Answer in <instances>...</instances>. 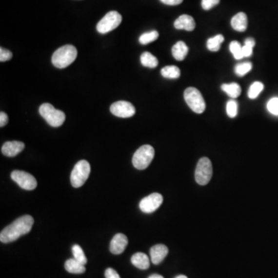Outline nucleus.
Here are the masks:
<instances>
[{
  "mask_svg": "<svg viewBox=\"0 0 278 278\" xmlns=\"http://www.w3.org/2000/svg\"><path fill=\"white\" fill-rule=\"evenodd\" d=\"M184 99L186 104L195 113L202 114L206 109V103L203 97L198 89L195 87H188L184 92Z\"/></svg>",
  "mask_w": 278,
  "mask_h": 278,
  "instance_id": "423d86ee",
  "label": "nucleus"
},
{
  "mask_svg": "<svg viewBox=\"0 0 278 278\" xmlns=\"http://www.w3.org/2000/svg\"><path fill=\"white\" fill-rule=\"evenodd\" d=\"M24 148V143L22 141H6L2 145L1 151L4 156H7V157H14L19 153H20Z\"/></svg>",
  "mask_w": 278,
  "mask_h": 278,
  "instance_id": "ddd939ff",
  "label": "nucleus"
},
{
  "mask_svg": "<svg viewBox=\"0 0 278 278\" xmlns=\"http://www.w3.org/2000/svg\"><path fill=\"white\" fill-rule=\"evenodd\" d=\"M91 173V165L86 160H80L76 165L71 174V185L74 188H79L85 183Z\"/></svg>",
  "mask_w": 278,
  "mask_h": 278,
  "instance_id": "39448f33",
  "label": "nucleus"
},
{
  "mask_svg": "<svg viewBox=\"0 0 278 278\" xmlns=\"http://www.w3.org/2000/svg\"><path fill=\"white\" fill-rule=\"evenodd\" d=\"M223 41H224V37H223V36L221 35V34H219V35L211 37V38L208 40L206 46H207V48L209 49L210 51L217 52V51H218V50L220 49L221 44H222Z\"/></svg>",
  "mask_w": 278,
  "mask_h": 278,
  "instance_id": "4be33fe9",
  "label": "nucleus"
},
{
  "mask_svg": "<svg viewBox=\"0 0 278 278\" xmlns=\"http://www.w3.org/2000/svg\"><path fill=\"white\" fill-rule=\"evenodd\" d=\"M244 45L254 48V46H255V40H254V39H253V38H251V37H249V38H247V39L245 40Z\"/></svg>",
  "mask_w": 278,
  "mask_h": 278,
  "instance_id": "e433bc0d",
  "label": "nucleus"
},
{
  "mask_svg": "<svg viewBox=\"0 0 278 278\" xmlns=\"http://www.w3.org/2000/svg\"><path fill=\"white\" fill-rule=\"evenodd\" d=\"M242 51H243V55L244 58H249L253 54V47L244 45L242 47Z\"/></svg>",
  "mask_w": 278,
  "mask_h": 278,
  "instance_id": "72a5a7b5",
  "label": "nucleus"
},
{
  "mask_svg": "<svg viewBox=\"0 0 278 278\" xmlns=\"http://www.w3.org/2000/svg\"><path fill=\"white\" fill-rule=\"evenodd\" d=\"M263 88H264V86H263V83L261 82L256 81L253 83L251 85H250V88L248 90V95L249 99H255L259 96V94L261 93L263 91Z\"/></svg>",
  "mask_w": 278,
  "mask_h": 278,
  "instance_id": "b1692460",
  "label": "nucleus"
},
{
  "mask_svg": "<svg viewBox=\"0 0 278 278\" xmlns=\"http://www.w3.org/2000/svg\"><path fill=\"white\" fill-rule=\"evenodd\" d=\"M64 267L66 271L67 272L71 273V274L80 275V274H83L86 271L84 265L74 258L67 259V261L65 262Z\"/></svg>",
  "mask_w": 278,
  "mask_h": 278,
  "instance_id": "6ab92c4d",
  "label": "nucleus"
},
{
  "mask_svg": "<svg viewBox=\"0 0 278 278\" xmlns=\"http://www.w3.org/2000/svg\"><path fill=\"white\" fill-rule=\"evenodd\" d=\"M128 239L126 236L123 234H117L115 235L111 243H110V251L111 254H120L124 252L128 246Z\"/></svg>",
  "mask_w": 278,
  "mask_h": 278,
  "instance_id": "f8f14e48",
  "label": "nucleus"
},
{
  "mask_svg": "<svg viewBox=\"0 0 278 278\" xmlns=\"http://www.w3.org/2000/svg\"><path fill=\"white\" fill-rule=\"evenodd\" d=\"M110 111L115 116L119 118H131L136 114V108L130 102L119 100L111 104Z\"/></svg>",
  "mask_w": 278,
  "mask_h": 278,
  "instance_id": "9b49d317",
  "label": "nucleus"
},
{
  "mask_svg": "<svg viewBox=\"0 0 278 278\" xmlns=\"http://www.w3.org/2000/svg\"><path fill=\"white\" fill-rule=\"evenodd\" d=\"M155 150L149 145H142L135 152L132 158V164L136 169L143 170L148 168L154 159Z\"/></svg>",
  "mask_w": 278,
  "mask_h": 278,
  "instance_id": "20e7f679",
  "label": "nucleus"
},
{
  "mask_svg": "<svg viewBox=\"0 0 278 278\" xmlns=\"http://www.w3.org/2000/svg\"><path fill=\"white\" fill-rule=\"evenodd\" d=\"M72 253L74 259H77L78 261L80 262L83 265H85L87 262V259L80 246L74 244L72 247Z\"/></svg>",
  "mask_w": 278,
  "mask_h": 278,
  "instance_id": "a878e982",
  "label": "nucleus"
},
{
  "mask_svg": "<svg viewBox=\"0 0 278 278\" xmlns=\"http://www.w3.org/2000/svg\"><path fill=\"white\" fill-rule=\"evenodd\" d=\"M132 264L141 270H147L150 267V260L146 254L144 253H136L131 259Z\"/></svg>",
  "mask_w": 278,
  "mask_h": 278,
  "instance_id": "f3484780",
  "label": "nucleus"
},
{
  "mask_svg": "<svg viewBox=\"0 0 278 278\" xmlns=\"http://www.w3.org/2000/svg\"><path fill=\"white\" fill-rule=\"evenodd\" d=\"M242 47L240 43L238 41H232L230 44V52L234 55L236 60H241L244 58L243 55V51H242Z\"/></svg>",
  "mask_w": 278,
  "mask_h": 278,
  "instance_id": "bb28decb",
  "label": "nucleus"
},
{
  "mask_svg": "<svg viewBox=\"0 0 278 278\" xmlns=\"http://www.w3.org/2000/svg\"><path fill=\"white\" fill-rule=\"evenodd\" d=\"M252 70V63L250 62L239 63L235 67V73L238 76L243 77Z\"/></svg>",
  "mask_w": 278,
  "mask_h": 278,
  "instance_id": "cd10ccee",
  "label": "nucleus"
},
{
  "mask_svg": "<svg viewBox=\"0 0 278 278\" xmlns=\"http://www.w3.org/2000/svg\"><path fill=\"white\" fill-rule=\"evenodd\" d=\"M226 113L228 115L229 117L235 118L238 113V102L236 100H230L226 104Z\"/></svg>",
  "mask_w": 278,
  "mask_h": 278,
  "instance_id": "c85d7f7f",
  "label": "nucleus"
},
{
  "mask_svg": "<svg viewBox=\"0 0 278 278\" xmlns=\"http://www.w3.org/2000/svg\"><path fill=\"white\" fill-rule=\"evenodd\" d=\"M40 114L50 126L58 128L61 126L65 121L66 116L63 111L56 109L52 104L44 103L40 107Z\"/></svg>",
  "mask_w": 278,
  "mask_h": 278,
  "instance_id": "7ed1b4c3",
  "label": "nucleus"
},
{
  "mask_svg": "<svg viewBox=\"0 0 278 278\" xmlns=\"http://www.w3.org/2000/svg\"><path fill=\"white\" fill-rule=\"evenodd\" d=\"M161 74L164 78L168 79H177L179 78L181 72L179 68L176 66H167L161 69Z\"/></svg>",
  "mask_w": 278,
  "mask_h": 278,
  "instance_id": "5701e85b",
  "label": "nucleus"
},
{
  "mask_svg": "<svg viewBox=\"0 0 278 278\" xmlns=\"http://www.w3.org/2000/svg\"><path fill=\"white\" fill-rule=\"evenodd\" d=\"M175 278H188L187 277L185 276V275H179V276L176 277Z\"/></svg>",
  "mask_w": 278,
  "mask_h": 278,
  "instance_id": "58836bf2",
  "label": "nucleus"
},
{
  "mask_svg": "<svg viewBox=\"0 0 278 278\" xmlns=\"http://www.w3.org/2000/svg\"><path fill=\"white\" fill-rule=\"evenodd\" d=\"M189 52V48L187 45L185 44L182 41H179L172 48V53L175 59L179 61H182L185 59Z\"/></svg>",
  "mask_w": 278,
  "mask_h": 278,
  "instance_id": "a211bd4d",
  "label": "nucleus"
},
{
  "mask_svg": "<svg viewBox=\"0 0 278 278\" xmlns=\"http://www.w3.org/2000/svg\"><path fill=\"white\" fill-rule=\"evenodd\" d=\"M267 108L270 113L274 115H278V98H273L269 100Z\"/></svg>",
  "mask_w": 278,
  "mask_h": 278,
  "instance_id": "c756f323",
  "label": "nucleus"
},
{
  "mask_svg": "<svg viewBox=\"0 0 278 278\" xmlns=\"http://www.w3.org/2000/svg\"><path fill=\"white\" fill-rule=\"evenodd\" d=\"M34 223V219L31 216L24 215L19 217L1 231L0 241L2 243H9L17 240L22 236L30 233Z\"/></svg>",
  "mask_w": 278,
  "mask_h": 278,
  "instance_id": "f257e3e1",
  "label": "nucleus"
},
{
  "mask_svg": "<svg viewBox=\"0 0 278 278\" xmlns=\"http://www.w3.org/2000/svg\"><path fill=\"white\" fill-rule=\"evenodd\" d=\"M78 50L73 45H65L56 50L52 56L53 64L58 68L68 67L76 60Z\"/></svg>",
  "mask_w": 278,
  "mask_h": 278,
  "instance_id": "f03ea898",
  "label": "nucleus"
},
{
  "mask_svg": "<svg viewBox=\"0 0 278 278\" xmlns=\"http://www.w3.org/2000/svg\"><path fill=\"white\" fill-rule=\"evenodd\" d=\"M13 58V54L11 51L6 50V49L0 48V61L5 62L11 60Z\"/></svg>",
  "mask_w": 278,
  "mask_h": 278,
  "instance_id": "2f4dec72",
  "label": "nucleus"
},
{
  "mask_svg": "<svg viewBox=\"0 0 278 278\" xmlns=\"http://www.w3.org/2000/svg\"><path fill=\"white\" fill-rule=\"evenodd\" d=\"M104 276L106 278H120L117 271L114 270L113 268L107 269L104 272Z\"/></svg>",
  "mask_w": 278,
  "mask_h": 278,
  "instance_id": "473e14b6",
  "label": "nucleus"
},
{
  "mask_svg": "<svg viewBox=\"0 0 278 278\" xmlns=\"http://www.w3.org/2000/svg\"><path fill=\"white\" fill-rule=\"evenodd\" d=\"M221 88L231 99H237L241 94L240 86L237 83H223Z\"/></svg>",
  "mask_w": 278,
  "mask_h": 278,
  "instance_id": "aec40b11",
  "label": "nucleus"
},
{
  "mask_svg": "<svg viewBox=\"0 0 278 278\" xmlns=\"http://www.w3.org/2000/svg\"><path fill=\"white\" fill-rule=\"evenodd\" d=\"M148 278H164L163 277L160 275H157V274H155V275H151V276L148 277Z\"/></svg>",
  "mask_w": 278,
  "mask_h": 278,
  "instance_id": "4c0bfd02",
  "label": "nucleus"
},
{
  "mask_svg": "<svg viewBox=\"0 0 278 278\" xmlns=\"http://www.w3.org/2000/svg\"><path fill=\"white\" fill-rule=\"evenodd\" d=\"M213 176V165L208 158L204 157L199 159L195 171V179L197 183L206 185L210 182Z\"/></svg>",
  "mask_w": 278,
  "mask_h": 278,
  "instance_id": "0eeeda50",
  "label": "nucleus"
},
{
  "mask_svg": "<svg viewBox=\"0 0 278 278\" xmlns=\"http://www.w3.org/2000/svg\"><path fill=\"white\" fill-rule=\"evenodd\" d=\"M160 1L168 6H177L183 2V0H160Z\"/></svg>",
  "mask_w": 278,
  "mask_h": 278,
  "instance_id": "c9c22d12",
  "label": "nucleus"
},
{
  "mask_svg": "<svg viewBox=\"0 0 278 278\" xmlns=\"http://www.w3.org/2000/svg\"><path fill=\"white\" fill-rule=\"evenodd\" d=\"M140 60H141L142 66L148 67V68H156L159 65V60L157 58L149 52L143 53Z\"/></svg>",
  "mask_w": 278,
  "mask_h": 278,
  "instance_id": "412c9836",
  "label": "nucleus"
},
{
  "mask_svg": "<svg viewBox=\"0 0 278 278\" xmlns=\"http://www.w3.org/2000/svg\"><path fill=\"white\" fill-rule=\"evenodd\" d=\"M11 179L25 190H34L37 188V179L34 176L24 171H13L11 173Z\"/></svg>",
  "mask_w": 278,
  "mask_h": 278,
  "instance_id": "1a4fd4ad",
  "label": "nucleus"
},
{
  "mask_svg": "<svg viewBox=\"0 0 278 278\" xmlns=\"http://www.w3.org/2000/svg\"><path fill=\"white\" fill-rule=\"evenodd\" d=\"M159 34L156 30H152V31L143 34L141 37H139V42L142 45L148 44L156 40L159 38Z\"/></svg>",
  "mask_w": 278,
  "mask_h": 278,
  "instance_id": "393cba45",
  "label": "nucleus"
},
{
  "mask_svg": "<svg viewBox=\"0 0 278 278\" xmlns=\"http://www.w3.org/2000/svg\"><path fill=\"white\" fill-rule=\"evenodd\" d=\"M122 21V17L117 11H111L107 13L97 25L99 33L105 34L115 30Z\"/></svg>",
  "mask_w": 278,
  "mask_h": 278,
  "instance_id": "6e6552de",
  "label": "nucleus"
},
{
  "mask_svg": "<svg viewBox=\"0 0 278 278\" xmlns=\"http://www.w3.org/2000/svg\"><path fill=\"white\" fill-rule=\"evenodd\" d=\"M163 202V197L158 193H152L141 199L139 203L140 210L145 213H152L156 211Z\"/></svg>",
  "mask_w": 278,
  "mask_h": 278,
  "instance_id": "9d476101",
  "label": "nucleus"
},
{
  "mask_svg": "<svg viewBox=\"0 0 278 278\" xmlns=\"http://www.w3.org/2000/svg\"><path fill=\"white\" fill-rule=\"evenodd\" d=\"M169 249L164 244L155 245L151 248L150 256L152 263L156 265L162 262L165 257L168 255Z\"/></svg>",
  "mask_w": 278,
  "mask_h": 278,
  "instance_id": "4468645a",
  "label": "nucleus"
},
{
  "mask_svg": "<svg viewBox=\"0 0 278 278\" xmlns=\"http://www.w3.org/2000/svg\"><path fill=\"white\" fill-rule=\"evenodd\" d=\"M174 26L177 30H185L193 31L196 28V22L194 19L189 15L180 16L174 22Z\"/></svg>",
  "mask_w": 278,
  "mask_h": 278,
  "instance_id": "2eb2a0df",
  "label": "nucleus"
},
{
  "mask_svg": "<svg viewBox=\"0 0 278 278\" xmlns=\"http://www.w3.org/2000/svg\"><path fill=\"white\" fill-rule=\"evenodd\" d=\"M220 0H202V7L204 10H210L219 3Z\"/></svg>",
  "mask_w": 278,
  "mask_h": 278,
  "instance_id": "7c9ffc66",
  "label": "nucleus"
},
{
  "mask_svg": "<svg viewBox=\"0 0 278 278\" xmlns=\"http://www.w3.org/2000/svg\"><path fill=\"white\" fill-rule=\"evenodd\" d=\"M8 120H9L8 115L3 111H1V113H0V126L2 128L5 126L7 124Z\"/></svg>",
  "mask_w": 278,
  "mask_h": 278,
  "instance_id": "f704fd0d",
  "label": "nucleus"
},
{
  "mask_svg": "<svg viewBox=\"0 0 278 278\" xmlns=\"http://www.w3.org/2000/svg\"><path fill=\"white\" fill-rule=\"evenodd\" d=\"M231 26L237 31L243 32L247 30V17L244 13L236 14L231 20Z\"/></svg>",
  "mask_w": 278,
  "mask_h": 278,
  "instance_id": "dca6fc26",
  "label": "nucleus"
}]
</instances>
